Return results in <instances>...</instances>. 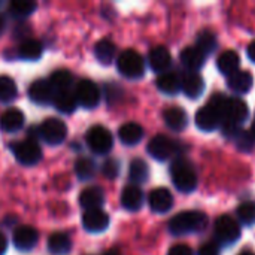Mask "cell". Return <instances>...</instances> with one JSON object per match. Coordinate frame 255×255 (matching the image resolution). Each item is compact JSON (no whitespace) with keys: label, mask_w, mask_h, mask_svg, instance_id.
Masks as SVG:
<instances>
[{"label":"cell","mask_w":255,"mask_h":255,"mask_svg":"<svg viewBox=\"0 0 255 255\" xmlns=\"http://www.w3.org/2000/svg\"><path fill=\"white\" fill-rule=\"evenodd\" d=\"M232 140H235L236 146L241 149V151H251L254 148L255 137L253 136L251 131H247V130H242L239 128L236 131V134L232 137Z\"/></svg>","instance_id":"8d00e7d4"},{"label":"cell","mask_w":255,"mask_h":255,"mask_svg":"<svg viewBox=\"0 0 255 255\" xmlns=\"http://www.w3.org/2000/svg\"><path fill=\"white\" fill-rule=\"evenodd\" d=\"M239 64H241V57H239V54H238L236 51H232V49L224 51V52L218 57V60H217V67H218V70H220L223 75H226L227 78H229L230 75H233L235 72L239 70Z\"/></svg>","instance_id":"d4e9b609"},{"label":"cell","mask_w":255,"mask_h":255,"mask_svg":"<svg viewBox=\"0 0 255 255\" xmlns=\"http://www.w3.org/2000/svg\"><path fill=\"white\" fill-rule=\"evenodd\" d=\"M251 133H253V136L255 137V120H254V123H253V128H251Z\"/></svg>","instance_id":"c3c4849f"},{"label":"cell","mask_w":255,"mask_h":255,"mask_svg":"<svg viewBox=\"0 0 255 255\" xmlns=\"http://www.w3.org/2000/svg\"><path fill=\"white\" fill-rule=\"evenodd\" d=\"M4 28H6V19H4V16L0 13V34L4 31Z\"/></svg>","instance_id":"bcb514c9"},{"label":"cell","mask_w":255,"mask_h":255,"mask_svg":"<svg viewBox=\"0 0 255 255\" xmlns=\"http://www.w3.org/2000/svg\"><path fill=\"white\" fill-rule=\"evenodd\" d=\"M18 88L12 78L9 76H0V102L9 103L16 99Z\"/></svg>","instance_id":"d590c367"},{"label":"cell","mask_w":255,"mask_h":255,"mask_svg":"<svg viewBox=\"0 0 255 255\" xmlns=\"http://www.w3.org/2000/svg\"><path fill=\"white\" fill-rule=\"evenodd\" d=\"M87 145L96 155L108 154L114 146V137L111 131L103 126H93L85 136Z\"/></svg>","instance_id":"5b68a950"},{"label":"cell","mask_w":255,"mask_h":255,"mask_svg":"<svg viewBox=\"0 0 255 255\" xmlns=\"http://www.w3.org/2000/svg\"><path fill=\"white\" fill-rule=\"evenodd\" d=\"M52 103L57 108V111H60L61 114H72L78 108V100L75 97V93H72L70 90L55 93Z\"/></svg>","instance_id":"f1b7e54d"},{"label":"cell","mask_w":255,"mask_h":255,"mask_svg":"<svg viewBox=\"0 0 255 255\" xmlns=\"http://www.w3.org/2000/svg\"><path fill=\"white\" fill-rule=\"evenodd\" d=\"M6 250H7V241H6L4 235L0 233V255H4Z\"/></svg>","instance_id":"ee69618b"},{"label":"cell","mask_w":255,"mask_h":255,"mask_svg":"<svg viewBox=\"0 0 255 255\" xmlns=\"http://www.w3.org/2000/svg\"><path fill=\"white\" fill-rule=\"evenodd\" d=\"M167 255H194V254H193V250H191L188 245L179 244V245L172 247Z\"/></svg>","instance_id":"60d3db41"},{"label":"cell","mask_w":255,"mask_h":255,"mask_svg":"<svg viewBox=\"0 0 255 255\" xmlns=\"http://www.w3.org/2000/svg\"><path fill=\"white\" fill-rule=\"evenodd\" d=\"M148 176H149L148 164L142 158H134L130 163V169H128V178L133 182V185H139V184L146 182Z\"/></svg>","instance_id":"4dcf8cb0"},{"label":"cell","mask_w":255,"mask_h":255,"mask_svg":"<svg viewBox=\"0 0 255 255\" xmlns=\"http://www.w3.org/2000/svg\"><path fill=\"white\" fill-rule=\"evenodd\" d=\"M120 93H121V90L118 87H115V85H106V99H108L109 103H114V100L118 99Z\"/></svg>","instance_id":"b9f144b4"},{"label":"cell","mask_w":255,"mask_h":255,"mask_svg":"<svg viewBox=\"0 0 255 255\" xmlns=\"http://www.w3.org/2000/svg\"><path fill=\"white\" fill-rule=\"evenodd\" d=\"M223 124V117L220 111L208 103L206 106L200 108V111L196 114V126L202 131H214Z\"/></svg>","instance_id":"8fae6325"},{"label":"cell","mask_w":255,"mask_h":255,"mask_svg":"<svg viewBox=\"0 0 255 255\" xmlns=\"http://www.w3.org/2000/svg\"><path fill=\"white\" fill-rule=\"evenodd\" d=\"M170 176L173 185L181 193H193L197 188V175L193 169V166L184 160H175L170 167Z\"/></svg>","instance_id":"3957f363"},{"label":"cell","mask_w":255,"mask_h":255,"mask_svg":"<svg viewBox=\"0 0 255 255\" xmlns=\"http://www.w3.org/2000/svg\"><path fill=\"white\" fill-rule=\"evenodd\" d=\"M28 31H30L28 25L21 24V25H18V27L15 28V37H22V34H25V33H28Z\"/></svg>","instance_id":"7bdbcfd3"},{"label":"cell","mask_w":255,"mask_h":255,"mask_svg":"<svg viewBox=\"0 0 255 255\" xmlns=\"http://www.w3.org/2000/svg\"><path fill=\"white\" fill-rule=\"evenodd\" d=\"M28 97L37 105H49L54 102L55 90L48 79H37L28 88Z\"/></svg>","instance_id":"7c38bea8"},{"label":"cell","mask_w":255,"mask_h":255,"mask_svg":"<svg viewBox=\"0 0 255 255\" xmlns=\"http://www.w3.org/2000/svg\"><path fill=\"white\" fill-rule=\"evenodd\" d=\"M39 136L48 145H60L67 137V127L58 118H46L37 128Z\"/></svg>","instance_id":"ba28073f"},{"label":"cell","mask_w":255,"mask_h":255,"mask_svg":"<svg viewBox=\"0 0 255 255\" xmlns=\"http://www.w3.org/2000/svg\"><path fill=\"white\" fill-rule=\"evenodd\" d=\"M157 88L167 94V96H175L181 91V87H182V81H181V76L175 72H166V73H161L158 78H157Z\"/></svg>","instance_id":"603a6c76"},{"label":"cell","mask_w":255,"mask_h":255,"mask_svg":"<svg viewBox=\"0 0 255 255\" xmlns=\"http://www.w3.org/2000/svg\"><path fill=\"white\" fill-rule=\"evenodd\" d=\"M75 173L81 181H88L96 175V163L87 157L78 158L75 163Z\"/></svg>","instance_id":"e575fe53"},{"label":"cell","mask_w":255,"mask_h":255,"mask_svg":"<svg viewBox=\"0 0 255 255\" xmlns=\"http://www.w3.org/2000/svg\"><path fill=\"white\" fill-rule=\"evenodd\" d=\"M217 36L215 33H212L211 30H202L199 34H197V39H196V46L205 54H212L215 49H217Z\"/></svg>","instance_id":"836d02e7"},{"label":"cell","mask_w":255,"mask_h":255,"mask_svg":"<svg viewBox=\"0 0 255 255\" xmlns=\"http://www.w3.org/2000/svg\"><path fill=\"white\" fill-rule=\"evenodd\" d=\"M36 7H37V4L34 1H30V0H13V1L9 3V13L13 18L22 19V18H27L28 15H31L36 10Z\"/></svg>","instance_id":"1f68e13d"},{"label":"cell","mask_w":255,"mask_h":255,"mask_svg":"<svg viewBox=\"0 0 255 255\" xmlns=\"http://www.w3.org/2000/svg\"><path fill=\"white\" fill-rule=\"evenodd\" d=\"M37 239H39V233L30 227V226H19L15 229L12 241L16 250L19 251H30L37 245Z\"/></svg>","instance_id":"5bb4252c"},{"label":"cell","mask_w":255,"mask_h":255,"mask_svg":"<svg viewBox=\"0 0 255 255\" xmlns=\"http://www.w3.org/2000/svg\"><path fill=\"white\" fill-rule=\"evenodd\" d=\"M238 218L245 226L255 224V203L254 202H245L238 208Z\"/></svg>","instance_id":"74e56055"},{"label":"cell","mask_w":255,"mask_h":255,"mask_svg":"<svg viewBox=\"0 0 255 255\" xmlns=\"http://www.w3.org/2000/svg\"><path fill=\"white\" fill-rule=\"evenodd\" d=\"M121 205L130 212H136L143 205V193L137 185H128L121 193Z\"/></svg>","instance_id":"7402d4cb"},{"label":"cell","mask_w":255,"mask_h":255,"mask_svg":"<svg viewBox=\"0 0 255 255\" xmlns=\"http://www.w3.org/2000/svg\"><path fill=\"white\" fill-rule=\"evenodd\" d=\"M199 255H220V247L215 242H208L200 247Z\"/></svg>","instance_id":"ab89813d"},{"label":"cell","mask_w":255,"mask_h":255,"mask_svg":"<svg viewBox=\"0 0 255 255\" xmlns=\"http://www.w3.org/2000/svg\"><path fill=\"white\" fill-rule=\"evenodd\" d=\"M43 51V46L39 40L36 39H27L24 40L19 48H18V57L22 60H28V61H34L37 58H40Z\"/></svg>","instance_id":"f546056e"},{"label":"cell","mask_w":255,"mask_h":255,"mask_svg":"<svg viewBox=\"0 0 255 255\" xmlns=\"http://www.w3.org/2000/svg\"><path fill=\"white\" fill-rule=\"evenodd\" d=\"M181 81H182L181 90L190 99H197L205 91V81H203L202 75L197 72H188L184 78H181Z\"/></svg>","instance_id":"ffe728a7"},{"label":"cell","mask_w":255,"mask_h":255,"mask_svg":"<svg viewBox=\"0 0 255 255\" xmlns=\"http://www.w3.org/2000/svg\"><path fill=\"white\" fill-rule=\"evenodd\" d=\"M75 97L78 100V105L87 109H93L100 103V90L91 79H82L76 85Z\"/></svg>","instance_id":"30bf717a"},{"label":"cell","mask_w":255,"mask_h":255,"mask_svg":"<svg viewBox=\"0 0 255 255\" xmlns=\"http://www.w3.org/2000/svg\"><path fill=\"white\" fill-rule=\"evenodd\" d=\"M179 151V145L178 142L172 140L167 136L158 134L155 137H152L148 143V152L152 158L158 160V161H166L169 158H172L173 155H176Z\"/></svg>","instance_id":"9c48e42d"},{"label":"cell","mask_w":255,"mask_h":255,"mask_svg":"<svg viewBox=\"0 0 255 255\" xmlns=\"http://www.w3.org/2000/svg\"><path fill=\"white\" fill-rule=\"evenodd\" d=\"M248 57H250L251 61H254L255 63V40L248 46Z\"/></svg>","instance_id":"f6af8a7d"},{"label":"cell","mask_w":255,"mask_h":255,"mask_svg":"<svg viewBox=\"0 0 255 255\" xmlns=\"http://www.w3.org/2000/svg\"><path fill=\"white\" fill-rule=\"evenodd\" d=\"M48 81L51 82V85L55 90V93L69 91V88H70V85L73 82V76H72V73L69 70L60 69V70H55Z\"/></svg>","instance_id":"d6a6232c"},{"label":"cell","mask_w":255,"mask_h":255,"mask_svg":"<svg viewBox=\"0 0 255 255\" xmlns=\"http://www.w3.org/2000/svg\"><path fill=\"white\" fill-rule=\"evenodd\" d=\"M105 203V194L103 190L99 187H88L82 190L79 194V205L85 211H94V209H102Z\"/></svg>","instance_id":"ac0fdd59"},{"label":"cell","mask_w":255,"mask_h":255,"mask_svg":"<svg viewBox=\"0 0 255 255\" xmlns=\"http://www.w3.org/2000/svg\"><path fill=\"white\" fill-rule=\"evenodd\" d=\"M241 255H255V254H253V253H244V254H241Z\"/></svg>","instance_id":"681fc988"},{"label":"cell","mask_w":255,"mask_h":255,"mask_svg":"<svg viewBox=\"0 0 255 255\" xmlns=\"http://www.w3.org/2000/svg\"><path fill=\"white\" fill-rule=\"evenodd\" d=\"M24 114L19 109L10 108L0 115V128L6 133H15L24 126Z\"/></svg>","instance_id":"44dd1931"},{"label":"cell","mask_w":255,"mask_h":255,"mask_svg":"<svg viewBox=\"0 0 255 255\" xmlns=\"http://www.w3.org/2000/svg\"><path fill=\"white\" fill-rule=\"evenodd\" d=\"M206 61V55L197 46H188L181 52V63L191 72H197Z\"/></svg>","instance_id":"cb8c5ba5"},{"label":"cell","mask_w":255,"mask_h":255,"mask_svg":"<svg viewBox=\"0 0 255 255\" xmlns=\"http://www.w3.org/2000/svg\"><path fill=\"white\" fill-rule=\"evenodd\" d=\"M208 227V217L202 211L179 212L169 221V230L172 235L182 236L188 233H199Z\"/></svg>","instance_id":"7a4b0ae2"},{"label":"cell","mask_w":255,"mask_h":255,"mask_svg":"<svg viewBox=\"0 0 255 255\" xmlns=\"http://www.w3.org/2000/svg\"><path fill=\"white\" fill-rule=\"evenodd\" d=\"M94 54L102 64H109L114 61V58L117 55V46L109 39H100L94 45Z\"/></svg>","instance_id":"4316f807"},{"label":"cell","mask_w":255,"mask_h":255,"mask_svg":"<svg viewBox=\"0 0 255 255\" xmlns=\"http://www.w3.org/2000/svg\"><path fill=\"white\" fill-rule=\"evenodd\" d=\"M102 173L108 179H115L120 175V163L115 158H108L102 166Z\"/></svg>","instance_id":"f35d334b"},{"label":"cell","mask_w":255,"mask_h":255,"mask_svg":"<svg viewBox=\"0 0 255 255\" xmlns=\"http://www.w3.org/2000/svg\"><path fill=\"white\" fill-rule=\"evenodd\" d=\"M163 118L166 126L173 131H182L188 124L187 112L179 106H170L163 112Z\"/></svg>","instance_id":"d6986e66"},{"label":"cell","mask_w":255,"mask_h":255,"mask_svg":"<svg viewBox=\"0 0 255 255\" xmlns=\"http://www.w3.org/2000/svg\"><path fill=\"white\" fill-rule=\"evenodd\" d=\"M149 66L154 72H158L160 75L161 73H166L167 69L172 66V55L169 52V49L166 46H155L151 49L149 52Z\"/></svg>","instance_id":"2e32d148"},{"label":"cell","mask_w":255,"mask_h":255,"mask_svg":"<svg viewBox=\"0 0 255 255\" xmlns=\"http://www.w3.org/2000/svg\"><path fill=\"white\" fill-rule=\"evenodd\" d=\"M149 208L155 214H166L173 206V196L167 188H155L149 194Z\"/></svg>","instance_id":"9a60e30c"},{"label":"cell","mask_w":255,"mask_h":255,"mask_svg":"<svg viewBox=\"0 0 255 255\" xmlns=\"http://www.w3.org/2000/svg\"><path fill=\"white\" fill-rule=\"evenodd\" d=\"M72 248V242L69 235L63 233V232H57L52 233L48 239V250L55 255L67 254Z\"/></svg>","instance_id":"83f0119b"},{"label":"cell","mask_w":255,"mask_h":255,"mask_svg":"<svg viewBox=\"0 0 255 255\" xmlns=\"http://www.w3.org/2000/svg\"><path fill=\"white\" fill-rule=\"evenodd\" d=\"M109 215L102 209L85 211L82 215V226L90 233H100L109 227Z\"/></svg>","instance_id":"4fadbf2b"},{"label":"cell","mask_w":255,"mask_h":255,"mask_svg":"<svg viewBox=\"0 0 255 255\" xmlns=\"http://www.w3.org/2000/svg\"><path fill=\"white\" fill-rule=\"evenodd\" d=\"M118 137L124 145H136L143 137V128L137 123H126L118 130Z\"/></svg>","instance_id":"484cf974"},{"label":"cell","mask_w":255,"mask_h":255,"mask_svg":"<svg viewBox=\"0 0 255 255\" xmlns=\"http://www.w3.org/2000/svg\"><path fill=\"white\" fill-rule=\"evenodd\" d=\"M117 67L123 76L128 79H139L145 73V61L142 55L134 49H126L117 60Z\"/></svg>","instance_id":"277c9868"},{"label":"cell","mask_w":255,"mask_h":255,"mask_svg":"<svg viewBox=\"0 0 255 255\" xmlns=\"http://www.w3.org/2000/svg\"><path fill=\"white\" fill-rule=\"evenodd\" d=\"M12 151L15 154L16 161L24 166H34L42 157V149L34 137H27L25 140L16 142L12 146Z\"/></svg>","instance_id":"52a82bcc"},{"label":"cell","mask_w":255,"mask_h":255,"mask_svg":"<svg viewBox=\"0 0 255 255\" xmlns=\"http://www.w3.org/2000/svg\"><path fill=\"white\" fill-rule=\"evenodd\" d=\"M215 239L221 245H233L241 238V227L236 220L229 215H223L215 221L214 226Z\"/></svg>","instance_id":"8992f818"},{"label":"cell","mask_w":255,"mask_h":255,"mask_svg":"<svg viewBox=\"0 0 255 255\" xmlns=\"http://www.w3.org/2000/svg\"><path fill=\"white\" fill-rule=\"evenodd\" d=\"M209 103L220 111L223 117V124L241 127V124L248 118V105L239 97H226L223 94H215Z\"/></svg>","instance_id":"6da1fadb"},{"label":"cell","mask_w":255,"mask_h":255,"mask_svg":"<svg viewBox=\"0 0 255 255\" xmlns=\"http://www.w3.org/2000/svg\"><path fill=\"white\" fill-rule=\"evenodd\" d=\"M103 255H121V253L118 250H109V251H106Z\"/></svg>","instance_id":"7dc6e473"},{"label":"cell","mask_w":255,"mask_h":255,"mask_svg":"<svg viewBox=\"0 0 255 255\" xmlns=\"http://www.w3.org/2000/svg\"><path fill=\"white\" fill-rule=\"evenodd\" d=\"M227 85L233 93L245 94L254 85V78L250 70H238L227 78Z\"/></svg>","instance_id":"e0dca14e"}]
</instances>
